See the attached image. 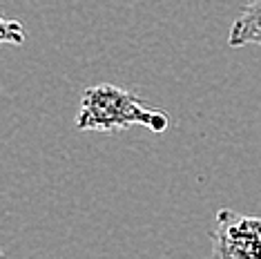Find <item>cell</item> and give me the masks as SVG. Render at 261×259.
<instances>
[{
    "label": "cell",
    "instance_id": "1",
    "mask_svg": "<svg viewBox=\"0 0 261 259\" xmlns=\"http://www.w3.org/2000/svg\"><path fill=\"white\" fill-rule=\"evenodd\" d=\"M132 125H143L154 134H163L170 125V114L118 85L98 83L85 87L76 116V127L81 132L116 134Z\"/></svg>",
    "mask_w": 261,
    "mask_h": 259
},
{
    "label": "cell",
    "instance_id": "2",
    "mask_svg": "<svg viewBox=\"0 0 261 259\" xmlns=\"http://www.w3.org/2000/svg\"><path fill=\"white\" fill-rule=\"evenodd\" d=\"M210 239L217 259H261V217L219 208Z\"/></svg>",
    "mask_w": 261,
    "mask_h": 259
},
{
    "label": "cell",
    "instance_id": "3",
    "mask_svg": "<svg viewBox=\"0 0 261 259\" xmlns=\"http://www.w3.org/2000/svg\"><path fill=\"white\" fill-rule=\"evenodd\" d=\"M248 45L261 47V0H250L243 5L237 20L230 27L228 47L239 49Z\"/></svg>",
    "mask_w": 261,
    "mask_h": 259
},
{
    "label": "cell",
    "instance_id": "4",
    "mask_svg": "<svg viewBox=\"0 0 261 259\" xmlns=\"http://www.w3.org/2000/svg\"><path fill=\"white\" fill-rule=\"evenodd\" d=\"M0 40L7 45H18V47L25 45V29H22V22L3 18L0 20Z\"/></svg>",
    "mask_w": 261,
    "mask_h": 259
}]
</instances>
